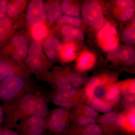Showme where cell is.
Masks as SVG:
<instances>
[{"mask_svg": "<svg viewBox=\"0 0 135 135\" xmlns=\"http://www.w3.org/2000/svg\"><path fill=\"white\" fill-rule=\"evenodd\" d=\"M5 112L4 127L15 129L24 118L32 116L46 118L49 112L47 103L37 90L26 93L19 99L7 104H3Z\"/></svg>", "mask_w": 135, "mask_h": 135, "instance_id": "6da1fadb", "label": "cell"}, {"mask_svg": "<svg viewBox=\"0 0 135 135\" xmlns=\"http://www.w3.org/2000/svg\"><path fill=\"white\" fill-rule=\"evenodd\" d=\"M27 78L12 76L0 81V101L3 104L12 103L26 93L37 90Z\"/></svg>", "mask_w": 135, "mask_h": 135, "instance_id": "7a4b0ae2", "label": "cell"}, {"mask_svg": "<svg viewBox=\"0 0 135 135\" xmlns=\"http://www.w3.org/2000/svg\"><path fill=\"white\" fill-rule=\"evenodd\" d=\"M70 119L69 109L59 107L53 109L46 118L47 129L56 134H64L68 131Z\"/></svg>", "mask_w": 135, "mask_h": 135, "instance_id": "3957f363", "label": "cell"}, {"mask_svg": "<svg viewBox=\"0 0 135 135\" xmlns=\"http://www.w3.org/2000/svg\"><path fill=\"white\" fill-rule=\"evenodd\" d=\"M15 129L21 135H44L47 130L46 118L29 116L20 121Z\"/></svg>", "mask_w": 135, "mask_h": 135, "instance_id": "277c9868", "label": "cell"}, {"mask_svg": "<svg viewBox=\"0 0 135 135\" xmlns=\"http://www.w3.org/2000/svg\"><path fill=\"white\" fill-rule=\"evenodd\" d=\"M83 21L96 30L100 29L103 25V13L101 5L94 1L85 2L82 9Z\"/></svg>", "mask_w": 135, "mask_h": 135, "instance_id": "5b68a950", "label": "cell"}, {"mask_svg": "<svg viewBox=\"0 0 135 135\" xmlns=\"http://www.w3.org/2000/svg\"><path fill=\"white\" fill-rule=\"evenodd\" d=\"M31 73L23 65L0 56V81L12 76L28 77Z\"/></svg>", "mask_w": 135, "mask_h": 135, "instance_id": "8992f818", "label": "cell"}, {"mask_svg": "<svg viewBox=\"0 0 135 135\" xmlns=\"http://www.w3.org/2000/svg\"><path fill=\"white\" fill-rule=\"evenodd\" d=\"M28 25L33 27L44 24L47 19L45 5L42 0H33L28 4L26 13Z\"/></svg>", "mask_w": 135, "mask_h": 135, "instance_id": "52a82bcc", "label": "cell"}, {"mask_svg": "<svg viewBox=\"0 0 135 135\" xmlns=\"http://www.w3.org/2000/svg\"><path fill=\"white\" fill-rule=\"evenodd\" d=\"M8 45L14 47V50L9 54L15 61L21 62L26 57L29 47L27 39L24 36L21 35H15Z\"/></svg>", "mask_w": 135, "mask_h": 135, "instance_id": "ba28073f", "label": "cell"}, {"mask_svg": "<svg viewBox=\"0 0 135 135\" xmlns=\"http://www.w3.org/2000/svg\"><path fill=\"white\" fill-rule=\"evenodd\" d=\"M107 57L110 59L120 58L127 64H132L135 61V50L130 46L123 45L111 50Z\"/></svg>", "mask_w": 135, "mask_h": 135, "instance_id": "9c48e42d", "label": "cell"}, {"mask_svg": "<svg viewBox=\"0 0 135 135\" xmlns=\"http://www.w3.org/2000/svg\"><path fill=\"white\" fill-rule=\"evenodd\" d=\"M51 101L56 106L61 108L69 109L78 106L82 101L70 99L55 92L51 97Z\"/></svg>", "mask_w": 135, "mask_h": 135, "instance_id": "30bf717a", "label": "cell"}, {"mask_svg": "<svg viewBox=\"0 0 135 135\" xmlns=\"http://www.w3.org/2000/svg\"><path fill=\"white\" fill-rule=\"evenodd\" d=\"M43 47L47 56L53 59L56 56L57 51L62 49V42L57 38L46 40L43 44Z\"/></svg>", "mask_w": 135, "mask_h": 135, "instance_id": "8fae6325", "label": "cell"}, {"mask_svg": "<svg viewBox=\"0 0 135 135\" xmlns=\"http://www.w3.org/2000/svg\"><path fill=\"white\" fill-rule=\"evenodd\" d=\"M61 33L64 36V40L66 41H70L73 37L80 40L84 39V33L79 27L70 25H65L61 30Z\"/></svg>", "mask_w": 135, "mask_h": 135, "instance_id": "7c38bea8", "label": "cell"}, {"mask_svg": "<svg viewBox=\"0 0 135 135\" xmlns=\"http://www.w3.org/2000/svg\"><path fill=\"white\" fill-rule=\"evenodd\" d=\"M12 25L9 17L0 19V48L5 44L12 31Z\"/></svg>", "mask_w": 135, "mask_h": 135, "instance_id": "4fadbf2b", "label": "cell"}, {"mask_svg": "<svg viewBox=\"0 0 135 135\" xmlns=\"http://www.w3.org/2000/svg\"><path fill=\"white\" fill-rule=\"evenodd\" d=\"M27 1L25 0H13L7 2V14L9 17L18 16L25 7Z\"/></svg>", "mask_w": 135, "mask_h": 135, "instance_id": "5bb4252c", "label": "cell"}, {"mask_svg": "<svg viewBox=\"0 0 135 135\" xmlns=\"http://www.w3.org/2000/svg\"><path fill=\"white\" fill-rule=\"evenodd\" d=\"M47 18L50 23H53L58 19L62 15V10L59 3L57 2H49L44 4Z\"/></svg>", "mask_w": 135, "mask_h": 135, "instance_id": "9a60e30c", "label": "cell"}, {"mask_svg": "<svg viewBox=\"0 0 135 135\" xmlns=\"http://www.w3.org/2000/svg\"><path fill=\"white\" fill-rule=\"evenodd\" d=\"M60 7L61 10L66 16L79 18L80 15L79 8L77 5L72 4L70 1H64Z\"/></svg>", "mask_w": 135, "mask_h": 135, "instance_id": "2e32d148", "label": "cell"}, {"mask_svg": "<svg viewBox=\"0 0 135 135\" xmlns=\"http://www.w3.org/2000/svg\"><path fill=\"white\" fill-rule=\"evenodd\" d=\"M91 107L96 110L105 113L112 112V107L105 101L95 96L91 100Z\"/></svg>", "mask_w": 135, "mask_h": 135, "instance_id": "e0dca14e", "label": "cell"}, {"mask_svg": "<svg viewBox=\"0 0 135 135\" xmlns=\"http://www.w3.org/2000/svg\"><path fill=\"white\" fill-rule=\"evenodd\" d=\"M56 92L70 99L82 101L84 99V93L79 91L78 90L73 88L67 89L57 90Z\"/></svg>", "mask_w": 135, "mask_h": 135, "instance_id": "ac0fdd59", "label": "cell"}, {"mask_svg": "<svg viewBox=\"0 0 135 135\" xmlns=\"http://www.w3.org/2000/svg\"><path fill=\"white\" fill-rule=\"evenodd\" d=\"M101 83V80L98 77H94L87 84L85 88L84 94L90 100L95 97V92L97 87Z\"/></svg>", "mask_w": 135, "mask_h": 135, "instance_id": "d6986e66", "label": "cell"}, {"mask_svg": "<svg viewBox=\"0 0 135 135\" xmlns=\"http://www.w3.org/2000/svg\"><path fill=\"white\" fill-rule=\"evenodd\" d=\"M47 33V27L44 24L38 25L31 27V34L35 41H40L45 38Z\"/></svg>", "mask_w": 135, "mask_h": 135, "instance_id": "ffe728a7", "label": "cell"}, {"mask_svg": "<svg viewBox=\"0 0 135 135\" xmlns=\"http://www.w3.org/2000/svg\"><path fill=\"white\" fill-rule=\"evenodd\" d=\"M120 94V90L118 86H114L111 87L104 95L105 102L110 105V104L116 103L119 99Z\"/></svg>", "mask_w": 135, "mask_h": 135, "instance_id": "44dd1931", "label": "cell"}, {"mask_svg": "<svg viewBox=\"0 0 135 135\" xmlns=\"http://www.w3.org/2000/svg\"><path fill=\"white\" fill-rule=\"evenodd\" d=\"M57 90L69 89L73 88L68 75H60L57 77L54 82Z\"/></svg>", "mask_w": 135, "mask_h": 135, "instance_id": "7402d4cb", "label": "cell"}, {"mask_svg": "<svg viewBox=\"0 0 135 135\" xmlns=\"http://www.w3.org/2000/svg\"><path fill=\"white\" fill-rule=\"evenodd\" d=\"M74 113L81 114L95 119L98 116L97 111L91 107L79 105Z\"/></svg>", "mask_w": 135, "mask_h": 135, "instance_id": "603a6c76", "label": "cell"}, {"mask_svg": "<svg viewBox=\"0 0 135 135\" xmlns=\"http://www.w3.org/2000/svg\"><path fill=\"white\" fill-rule=\"evenodd\" d=\"M43 46L41 42L34 41L30 44L28 48V55H34L41 56Z\"/></svg>", "mask_w": 135, "mask_h": 135, "instance_id": "cb8c5ba5", "label": "cell"}, {"mask_svg": "<svg viewBox=\"0 0 135 135\" xmlns=\"http://www.w3.org/2000/svg\"><path fill=\"white\" fill-rule=\"evenodd\" d=\"M72 115H76V118H72L71 119L80 125L85 126L95 123V119L91 117L75 113H73Z\"/></svg>", "mask_w": 135, "mask_h": 135, "instance_id": "d4e9b609", "label": "cell"}, {"mask_svg": "<svg viewBox=\"0 0 135 135\" xmlns=\"http://www.w3.org/2000/svg\"><path fill=\"white\" fill-rule=\"evenodd\" d=\"M81 130L89 135H102L103 134L101 127L95 123L84 126V128Z\"/></svg>", "mask_w": 135, "mask_h": 135, "instance_id": "484cf974", "label": "cell"}, {"mask_svg": "<svg viewBox=\"0 0 135 135\" xmlns=\"http://www.w3.org/2000/svg\"><path fill=\"white\" fill-rule=\"evenodd\" d=\"M68 76L72 86L74 88L80 86L85 81L84 76L80 73L73 74Z\"/></svg>", "mask_w": 135, "mask_h": 135, "instance_id": "4316f807", "label": "cell"}, {"mask_svg": "<svg viewBox=\"0 0 135 135\" xmlns=\"http://www.w3.org/2000/svg\"><path fill=\"white\" fill-rule=\"evenodd\" d=\"M58 22L60 23H66L74 25L79 26L81 23V19L79 18L65 15L59 18Z\"/></svg>", "mask_w": 135, "mask_h": 135, "instance_id": "83f0119b", "label": "cell"}, {"mask_svg": "<svg viewBox=\"0 0 135 135\" xmlns=\"http://www.w3.org/2000/svg\"><path fill=\"white\" fill-rule=\"evenodd\" d=\"M135 27H130L126 29L123 32V38L125 41L131 44H134L135 42Z\"/></svg>", "mask_w": 135, "mask_h": 135, "instance_id": "f1b7e54d", "label": "cell"}, {"mask_svg": "<svg viewBox=\"0 0 135 135\" xmlns=\"http://www.w3.org/2000/svg\"><path fill=\"white\" fill-rule=\"evenodd\" d=\"M117 113L114 112L105 113L100 118V123L104 126L112 125Z\"/></svg>", "mask_w": 135, "mask_h": 135, "instance_id": "f546056e", "label": "cell"}, {"mask_svg": "<svg viewBox=\"0 0 135 135\" xmlns=\"http://www.w3.org/2000/svg\"><path fill=\"white\" fill-rule=\"evenodd\" d=\"M123 106L127 110L134 111L135 110V96L133 95L127 96L124 97L122 100Z\"/></svg>", "mask_w": 135, "mask_h": 135, "instance_id": "4dcf8cb0", "label": "cell"}, {"mask_svg": "<svg viewBox=\"0 0 135 135\" xmlns=\"http://www.w3.org/2000/svg\"><path fill=\"white\" fill-rule=\"evenodd\" d=\"M126 117L122 114H116L112 126L116 127H120L123 126L125 123Z\"/></svg>", "mask_w": 135, "mask_h": 135, "instance_id": "1f68e13d", "label": "cell"}, {"mask_svg": "<svg viewBox=\"0 0 135 135\" xmlns=\"http://www.w3.org/2000/svg\"><path fill=\"white\" fill-rule=\"evenodd\" d=\"M117 5L120 7L129 9L132 8L134 4V1L132 0H118Z\"/></svg>", "mask_w": 135, "mask_h": 135, "instance_id": "d6a6232c", "label": "cell"}, {"mask_svg": "<svg viewBox=\"0 0 135 135\" xmlns=\"http://www.w3.org/2000/svg\"><path fill=\"white\" fill-rule=\"evenodd\" d=\"M0 135H21L16 130L0 127Z\"/></svg>", "mask_w": 135, "mask_h": 135, "instance_id": "836d02e7", "label": "cell"}, {"mask_svg": "<svg viewBox=\"0 0 135 135\" xmlns=\"http://www.w3.org/2000/svg\"><path fill=\"white\" fill-rule=\"evenodd\" d=\"M7 2L5 0H0V19L6 16Z\"/></svg>", "mask_w": 135, "mask_h": 135, "instance_id": "e575fe53", "label": "cell"}, {"mask_svg": "<svg viewBox=\"0 0 135 135\" xmlns=\"http://www.w3.org/2000/svg\"><path fill=\"white\" fill-rule=\"evenodd\" d=\"M134 9L132 8L128 9L121 15V18L123 21H126L133 17L134 16Z\"/></svg>", "mask_w": 135, "mask_h": 135, "instance_id": "d590c367", "label": "cell"}, {"mask_svg": "<svg viewBox=\"0 0 135 135\" xmlns=\"http://www.w3.org/2000/svg\"><path fill=\"white\" fill-rule=\"evenodd\" d=\"M74 53V50L71 47H66L62 52V56L64 59H69L71 56Z\"/></svg>", "mask_w": 135, "mask_h": 135, "instance_id": "8d00e7d4", "label": "cell"}, {"mask_svg": "<svg viewBox=\"0 0 135 135\" xmlns=\"http://www.w3.org/2000/svg\"><path fill=\"white\" fill-rule=\"evenodd\" d=\"M106 41V43L105 44V46H106L105 47L106 48L107 47L108 49H113V50L114 49L116 48L117 44L115 42V40L113 38H110Z\"/></svg>", "mask_w": 135, "mask_h": 135, "instance_id": "74e56055", "label": "cell"}, {"mask_svg": "<svg viewBox=\"0 0 135 135\" xmlns=\"http://www.w3.org/2000/svg\"><path fill=\"white\" fill-rule=\"evenodd\" d=\"M5 118V112L2 105L0 104V127L4 122Z\"/></svg>", "mask_w": 135, "mask_h": 135, "instance_id": "f35d334b", "label": "cell"}, {"mask_svg": "<svg viewBox=\"0 0 135 135\" xmlns=\"http://www.w3.org/2000/svg\"><path fill=\"white\" fill-rule=\"evenodd\" d=\"M70 134H76V135H89L88 134H87V133H85V132H84V131H83L81 130H80L78 132H77V133H75V132H72V131H71V132H70Z\"/></svg>", "mask_w": 135, "mask_h": 135, "instance_id": "ab89813d", "label": "cell"}, {"mask_svg": "<svg viewBox=\"0 0 135 135\" xmlns=\"http://www.w3.org/2000/svg\"><path fill=\"white\" fill-rule=\"evenodd\" d=\"M135 18H133L132 20V23L133 24V26H135Z\"/></svg>", "mask_w": 135, "mask_h": 135, "instance_id": "60d3db41", "label": "cell"}, {"mask_svg": "<svg viewBox=\"0 0 135 135\" xmlns=\"http://www.w3.org/2000/svg\"><path fill=\"white\" fill-rule=\"evenodd\" d=\"M56 135H67L65 134H57Z\"/></svg>", "mask_w": 135, "mask_h": 135, "instance_id": "b9f144b4", "label": "cell"}]
</instances>
